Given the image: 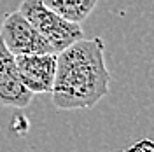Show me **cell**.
Returning a JSON list of instances; mask_svg holds the SVG:
<instances>
[{
    "label": "cell",
    "mask_w": 154,
    "mask_h": 152,
    "mask_svg": "<svg viewBox=\"0 0 154 152\" xmlns=\"http://www.w3.org/2000/svg\"><path fill=\"white\" fill-rule=\"evenodd\" d=\"M103 49L102 38L82 37L56 54V74L51 87L56 108H91L109 93L110 72Z\"/></svg>",
    "instance_id": "1"
},
{
    "label": "cell",
    "mask_w": 154,
    "mask_h": 152,
    "mask_svg": "<svg viewBox=\"0 0 154 152\" xmlns=\"http://www.w3.org/2000/svg\"><path fill=\"white\" fill-rule=\"evenodd\" d=\"M18 11L48 40L56 54L84 37V32L79 23H72L58 16L54 11L42 4V0H23Z\"/></svg>",
    "instance_id": "2"
},
{
    "label": "cell",
    "mask_w": 154,
    "mask_h": 152,
    "mask_svg": "<svg viewBox=\"0 0 154 152\" xmlns=\"http://www.w3.org/2000/svg\"><path fill=\"white\" fill-rule=\"evenodd\" d=\"M0 38L14 56L54 53L48 40L32 26V23L19 11H14L4 18L0 26Z\"/></svg>",
    "instance_id": "3"
},
{
    "label": "cell",
    "mask_w": 154,
    "mask_h": 152,
    "mask_svg": "<svg viewBox=\"0 0 154 152\" xmlns=\"http://www.w3.org/2000/svg\"><path fill=\"white\" fill-rule=\"evenodd\" d=\"M16 68L21 82L33 95L51 93L54 74H56V54L54 53H37V54H18Z\"/></svg>",
    "instance_id": "4"
},
{
    "label": "cell",
    "mask_w": 154,
    "mask_h": 152,
    "mask_svg": "<svg viewBox=\"0 0 154 152\" xmlns=\"http://www.w3.org/2000/svg\"><path fill=\"white\" fill-rule=\"evenodd\" d=\"M33 100V93L21 82L14 54L0 38V105L25 108Z\"/></svg>",
    "instance_id": "5"
},
{
    "label": "cell",
    "mask_w": 154,
    "mask_h": 152,
    "mask_svg": "<svg viewBox=\"0 0 154 152\" xmlns=\"http://www.w3.org/2000/svg\"><path fill=\"white\" fill-rule=\"evenodd\" d=\"M42 4L67 21L81 25L91 16L98 0H42Z\"/></svg>",
    "instance_id": "6"
},
{
    "label": "cell",
    "mask_w": 154,
    "mask_h": 152,
    "mask_svg": "<svg viewBox=\"0 0 154 152\" xmlns=\"http://www.w3.org/2000/svg\"><path fill=\"white\" fill-rule=\"evenodd\" d=\"M126 152H154V143L151 140H140L133 143Z\"/></svg>",
    "instance_id": "7"
},
{
    "label": "cell",
    "mask_w": 154,
    "mask_h": 152,
    "mask_svg": "<svg viewBox=\"0 0 154 152\" xmlns=\"http://www.w3.org/2000/svg\"><path fill=\"white\" fill-rule=\"evenodd\" d=\"M125 152H126V150H125Z\"/></svg>",
    "instance_id": "8"
}]
</instances>
